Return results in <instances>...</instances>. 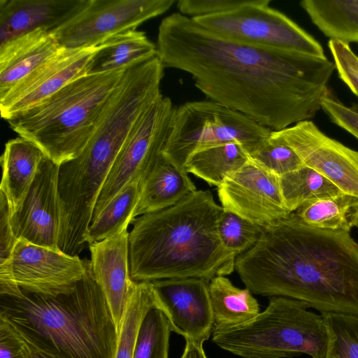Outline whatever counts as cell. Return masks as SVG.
I'll use <instances>...</instances> for the list:
<instances>
[{
    "label": "cell",
    "mask_w": 358,
    "mask_h": 358,
    "mask_svg": "<svg viewBox=\"0 0 358 358\" xmlns=\"http://www.w3.org/2000/svg\"><path fill=\"white\" fill-rule=\"evenodd\" d=\"M157 49L164 67L188 73L210 100L271 131L314 117L336 70L326 56L231 41L180 13L161 22Z\"/></svg>",
    "instance_id": "cell-1"
},
{
    "label": "cell",
    "mask_w": 358,
    "mask_h": 358,
    "mask_svg": "<svg viewBox=\"0 0 358 358\" xmlns=\"http://www.w3.org/2000/svg\"><path fill=\"white\" fill-rule=\"evenodd\" d=\"M235 269L255 294L358 317V243L348 232L309 227L292 213L264 228Z\"/></svg>",
    "instance_id": "cell-2"
},
{
    "label": "cell",
    "mask_w": 358,
    "mask_h": 358,
    "mask_svg": "<svg viewBox=\"0 0 358 358\" xmlns=\"http://www.w3.org/2000/svg\"><path fill=\"white\" fill-rule=\"evenodd\" d=\"M222 212L211 192L200 189L169 208L136 217L129 234L131 279L209 282L231 274L237 257L224 248L219 235Z\"/></svg>",
    "instance_id": "cell-3"
},
{
    "label": "cell",
    "mask_w": 358,
    "mask_h": 358,
    "mask_svg": "<svg viewBox=\"0 0 358 358\" xmlns=\"http://www.w3.org/2000/svg\"><path fill=\"white\" fill-rule=\"evenodd\" d=\"M0 319L64 358H113L115 352L117 330L90 261L85 277L66 293L0 289Z\"/></svg>",
    "instance_id": "cell-4"
},
{
    "label": "cell",
    "mask_w": 358,
    "mask_h": 358,
    "mask_svg": "<svg viewBox=\"0 0 358 358\" xmlns=\"http://www.w3.org/2000/svg\"><path fill=\"white\" fill-rule=\"evenodd\" d=\"M127 69L82 76L7 121L57 165L76 158L91 138L103 108Z\"/></svg>",
    "instance_id": "cell-5"
},
{
    "label": "cell",
    "mask_w": 358,
    "mask_h": 358,
    "mask_svg": "<svg viewBox=\"0 0 358 358\" xmlns=\"http://www.w3.org/2000/svg\"><path fill=\"white\" fill-rule=\"evenodd\" d=\"M303 303L272 296L267 308L252 320L232 328L213 330L217 346L243 358H284L302 354L324 358L328 332L322 315Z\"/></svg>",
    "instance_id": "cell-6"
},
{
    "label": "cell",
    "mask_w": 358,
    "mask_h": 358,
    "mask_svg": "<svg viewBox=\"0 0 358 358\" xmlns=\"http://www.w3.org/2000/svg\"><path fill=\"white\" fill-rule=\"evenodd\" d=\"M264 127L241 113L214 101L185 103L175 108L162 155L181 170L195 152L231 142L250 154L270 134Z\"/></svg>",
    "instance_id": "cell-7"
},
{
    "label": "cell",
    "mask_w": 358,
    "mask_h": 358,
    "mask_svg": "<svg viewBox=\"0 0 358 358\" xmlns=\"http://www.w3.org/2000/svg\"><path fill=\"white\" fill-rule=\"evenodd\" d=\"M270 0H248L233 10L192 19L206 29L236 42L325 56L315 38L286 15L270 7Z\"/></svg>",
    "instance_id": "cell-8"
},
{
    "label": "cell",
    "mask_w": 358,
    "mask_h": 358,
    "mask_svg": "<svg viewBox=\"0 0 358 358\" xmlns=\"http://www.w3.org/2000/svg\"><path fill=\"white\" fill-rule=\"evenodd\" d=\"M174 109L171 99L161 95L139 117L101 189L92 220L127 186L143 184L162 155Z\"/></svg>",
    "instance_id": "cell-9"
},
{
    "label": "cell",
    "mask_w": 358,
    "mask_h": 358,
    "mask_svg": "<svg viewBox=\"0 0 358 358\" xmlns=\"http://www.w3.org/2000/svg\"><path fill=\"white\" fill-rule=\"evenodd\" d=\"M175 0H87L69 20L52 33L64 48H96L112 36L136 29L160 15Z\"/></svg>",
    "instance_id": "cell-10"
},
{
    "label": "cell",
    "mask_w": 358,
    "mask_h": 358,
    "mask_svg": "<svg viewBox=\"0 0 358 358\" xmlns=\"http://www.w3.org/2000/svg\"><path fill=\"white\" fill-rule=\"evenodd\" d=\"M90 260L18 239L0 264V288L57 295L73 289L87 273Z\"/></svg>",
    "instance_id": "cell-11"
},
{
    "label": "cell",
    "mask_w": 358,
    "mask_h": 358,
    "mask_svg": "<svg viewBox=\"0 0 358 358\" xmlns=\"http://www.w3.org/2000/svg\"><path fill=\"white\" fill-rule=\"evenodd\" d=\"M217 195L224 210L263 228L291 214L282 197L279 176L250 158L217 187Z\"/></svg>",
    "instance_id": "cell-12"
},
{
    "label": "cell",
    "mask_w": 358,
    "mask_h": 358,
    "mask_svg": "<svg viewBox=\"0 0 358 358\" xmlns=\"http://www.w3.org/2000/svg\"><path fill=\"white\" fill-rule=\"evenodd\" d=\"M273 131L304 165L326 177L341 192L358 197L357 150L328 136L311 120Z\"/></svg>",
    "instance_id": "cell-13"
},
{
    "label": "cell",
    "mask_w": 358,
    "mask_h": 358,
    "mask_svg": "<svg viewBox=\"0 0 358 358\" xmlns=\"http://www.w3.org/2000/svg\"><path fill=\"white\" fill-rule=\"evenodd\" d=\"M58 171L59 165L45 156L24 201L10 215L12 229L17 240L59 250Z\"/></svg>",
    "instance_id": "cell-14"
},
{
    "label": "cell",
    "mask_w": 358,
    "mask_h": 358,
    "mask_svg": "<svg viewBox=\"0 0 358 358\" xmlns=\"http://www.w3.org/2000/svg\"><path fill=\"white\" fill-rule=\"evenodd\" d=\"M95 50L96 48H62L0 98L1 117L8 121L52 96L72 80L87 74L89 63Z\"/></svg>",
    "instance_id": "cell-15"
},
{
    "label": "cell",
    "mask_w": 358,
    "mask_h": 358,
    "mask_svg": "<svg viewBox=\"0 0 358 358\" xmlns=\"http://www.w3.org/2000/svg\"><path fill=\"white\" fill-rule=\"evenodd\" d=\"M208 282L195 278L151 282L157 303L166 315L171 331L185 341L203 344L213 333Z\"/></svg>",
    "instance_id": "cell-16"
},
{
    "label": "cell",
    "mask_w": 358,
    "mask_h": 358,
    "mask_svg": "<svg viewBox=\"0 0 358 358\" xmlns=\"http://www.w3.org/2000/svg\"><path fill=\"white\" fill-rule=\"evenodd\" d=\"M129 234L124 229L89 245L92 273L106 299L117 333L136 283L130 275Z\"/></svg>",
    "instance_id": "cell-17"
},
{
    "label": "cell",
    "mask_w": 358,
    "mask_h": 358,
    "mask_svg": "<svg viewBox=\"0 0 358 358\" xmlns=\"http://www.w3.org/2000/svg\"><path fill=\"white\" fill-rule=\"evenodd\" d=\"M87 0H0V45L37 29L52 32Z\"/></svg>",
    "instance_id": "cell-18"
},
{
    "label": "cell",
    "mask_w": 358,
    "mask_h": 358,
    "mask_svg": "<svg viewBox=\"0 0 358 358\" xmlns=\"http://www.w3.org/2000/svg\"><path fill=\"white\" fill-rule=\"evenodd\" d=\"M62 48L52 32L43 29L0 45V98Z\"/></svg>",
    "instance_id": "cell-19"
},
{
    "label": "cell",
    "mask_w": 358,
    "mask_h": 358,
    "mask_svg": "<svg viewBox=\"0 0 358 358\" xmlns=\"http://www.w3.org/2000/svg\"><path fill=\"white\" fill-rule=\"evenodd\" d=\"M45 157L36 143L20 136L5 144L0 192L6 196L10 215L24 201Z\"/></svg>",
    "instance_id": "cell-20"
},
{
    "label": "cell",
    "mask_w": 358,
    "mask_h": 358,
    "mask_svg": "<svg viewBox=\"0 0 358 358\" xmlns=\"http://www.w3.org/2000/svg\"><path fill=\"white\" fill-rule=\"evenodd\" d=\"M196 190L188 173L162 154L142 184L133 219L169 208Z\"/></svg>",
    "instance_id": "cell-21"
},
{
    "label": "cell",
    "mask_w": 358,
    "mask_h": 358,
    "mask_svg": "<svg viewBox=\"0 0 358 358\" xmlns=\"http://www.w3.org/2000/svg\"><path fill=\"white\" fill-rule=\"evenodd\" d=\"M157 55V45L145 32L131 29L115 35L96 48L87 73L128 68Z\"/></svg>",
    "instance_id": "cell-22"
},
{
    "label": "cell",
    "mask_w": 358,
    "mask_h": 358,
    "mask_svg": "<svg viewBox=\"0 0 358 358\" xmlns=\"http://www.w3.org/2000/svg\"><path fill=\"white\" fill-rule=\"evenodd\" d=\"M213 330L243 324L260 313L259 305L248 289L235 287L225 276H217L208 282Z\"/></svg>",
    "instance_id": "cell-23"
},
{
    "label": "cell",
    "mask_w": 358,
    "mask_h": 358,
    "mask_svg": "<svg viewBox=\"0 0 358 358\" xmlns=\"http://www.w3.org/2000/svg\"><path fill=\"white\" fill-rule=\"evenodd\" d=\"M301 7L327 37L358 43V0H303Z\"/></svg>",
    "instance_id": "cell-24"
},
{
    "label": "cell",
    "mask_w": 358,
    "mask_h": 358,
    "mask_svg": "<svg viewBox=\"0 0 358 358\" xmlns=\"http://www.w3.org/2000/svg\"><path fill=\"white\" fill-rule=\"evenodd\" d=\"M294 214L315 228L348 232L358 228V197L343 192L307 201Z\"/></svg>",
    "instance_id": "cell-25"
},
{
    "label": "cell",
    "mask_w": 358,
    "mask_h": 358,
    "mask_svg": "<svg viewBox=\"0 0 358 358\" xmlns=\"http://www.w3.org/2000/svg\"><path fill=\"white\" fill-rule=\"evenodd\" d=\"M250 159L246 149L240 143L231 142L198 150L187 159L185 169L217 187L229 175L243 166Z\"/></svg>",
    "instance_id": "cell-26"
},
{
    "label": "cell",
    "mask_w": 358,
    "mask_h": 358,
    "mask_svg": "<svg viewBox=\"0 0 358 358\" xmlns=\"http://www.w3.org/2000/svg\"><path fill=\"white\" fill-rule=\"evenodd\" d=\"M142 182H134L123 189L92 220L87 234L88 245L101 241L127 229L132 223Z\"/></svg>",
    "instance_id": "cell-27"
},
{
    "label": "cell",
    "mask_w": 358,
    "mask_h": 358,
    "mask_svg": "<svg viewBox=\"0 0 358 358\" xmlns=\"http://www.w3.org/2000/svg\"><path fill=\"white\" fill-rule=\"evenodd\" d=\"M279 178L285 206L291 213L307 201L341 192L329 179L306 165Z\"/></svg>",
    "instance_id": "cell-28"
},
{
    "label": "cell",
    "mask_w": 358,
    "mask_h": 358,
    "mask_svg": "<svg viewBox=\"0 0 358 358\" xmlns=\"http://www.w3.org/2000/svg\"><path fill=\"white\" fill-rule=\"evenodd\" d=\"M157 303L151 282H136L117 334L113 358H133L138 331L147 310Z\"/></svg>",
    "instance_id": "cell-29"
},
{
    "label": "cell",
    "mask_w": 358,
    "mask_h": 358,
    "mask_svg": "<svg viewBox=\"0 0 358 358\" xmlns=\"http://www.w3.org/2000/svg\"><path fill=\"white\" fill-rule=\"evenodd\" d=\"M171 331L169 322L157 303L142 319L133 358H168Z\"/></svg>",
    "instance_id": "cell-30"
},
{
    "label": "cell",
    "mask_w": 358,
    "mask_h": 358,
    "mask_svg": "<svg viewBox=\"0 0 358 358\" xmlns=\"http://www.w3.org/2000/svg\"><path fill=\"white\" fill-rule=\"evenodd\" d=\"M321 315L328 332L324 358H358V317L332 313Z\"/></svg>",
    "instance_id": "cell-31"
},
{
    "label": "cell",
    "mask_w": 358,
    "mask_h": 358,
    "mask_svg": "<svg viewBox=\"0 0 358 358\" xmlns=\"http://www.w3.org/2000/svg\"><path fill=\"white\" fill-rule=\"evenodd\" d=\"M264 229L224 209L218 222V232L223 245L236 257L251 249L260 238Z\"/></svg>",
    "instance_id": "cell-32"
},
{
    "label": "cell",
    "mask_w": 358,
    "mask_h": 358,
    "mask_svg": "<svg viewBox=\"0 0 358 358\" xmlns=\"http://www.w3.org/2000/svg\"><path fill=\"white\" fill-rule=\"evenodd\" d=\"M249 155L251 159L279 177L304 165L294 150L273 131Z\"/></svg>",
    "instance_id": "cell-33"
},
{
    "label": "cell",
    "mask_w": 358,
    "mask_h": 358,
    "mask_svg": "<svg viewBox=\"0 0 358 358\" xmlns=\"http://www.w3.org/2000/svg\"><path fill=\"white\" fill-rule=\"evenodd\" d=\"M327 45L338 77L358 98V56L341 41L329 39Z\"/></svg>",
    "instance_id": "cell-34"
},
{
    "label": "cell",
    "mask_w": 358,
    "mask_h": 358,
    "mask_svg": "<svg viewBox=\"0 0 358 358\" xmlns=\"http://www.w3.org/2000/svg\"><path fill=\"white\" fill-rule=\"evenodd\" d=\"M322 110L330 120L358 140V104L346 106L329 92L322 99Z\"/></svg>",
    "instance_id": "cell-35"
},
{
    "label": "cell",
    "mask_w": 358,
    "mask_h": 358,
    "mask_svg": "<svg viewBox=\"0 0 358 358\" xmlns=\"http://www.w3.org/2000/svg\"><path fill=\"white\" fill-rule=\"evenodd\" d=\"M248 0H178L179 13L192 18L217 15L233 10Z\"/></svg>",
    "instance_id": "cell-36"
},
{
    "label": "cell",
    "mask_w": 358,
    "mask_h": 358,
    "mask_svg": "<svg viewBox=\"0 0 358 358\" xmlns=\"http://www.w3.org/2000/svg\"><path fill=\"white\" fill-rule=\"evenodd\" d=\"M0 358H26L21 334L9 323L0 319Z\"/></svg>",
    "instance_id": "cell-37"
},
{
    "label": "cell",
    "mask_w": 358,
    "mask_h": 358,
    "mask_svg": "<svg viewBox=\"0 0 358 358\" xmlns=\"http://www.w3.org/2000/svg\"><path fill=\"white\" fill-rule=\"evenodd\" d=\"M17 241L10 223L7 200L0 192V264L9 258Z\"/></svg>",
    "instance_id": "cell-38"
},
{
    "label": "cell",
    "mask_w": 358,
    "mask_h": 358,
    "mask_svg": "<svg viewBox=\"0 0 358 358\" xmlns=\"http://www.w3.org/2000/svg\"><path fill=\"white\" fill-rule=\"evenodd\" d=\"M21 336L25 343L26 358H64L50 350L33 343L23 335L21 334Z\"/></svg>",
    "instance_id": "cell-39"
},
{
    "label": "cell",
    "mask_w": 358,
    "mask_h": 358,
    "mask_svg": "<svg viewBox=\"0 0 358 358\" xmlns=\"http://www.w3.org/2000/svg\"><path fill=\"white\" fill-rule=\"evenodd\" d=\"M180 358H207L203 344L192 341H186L185 350Z\"/></svg>",
    "instance_id": "cell-40"
}]
</instances>
